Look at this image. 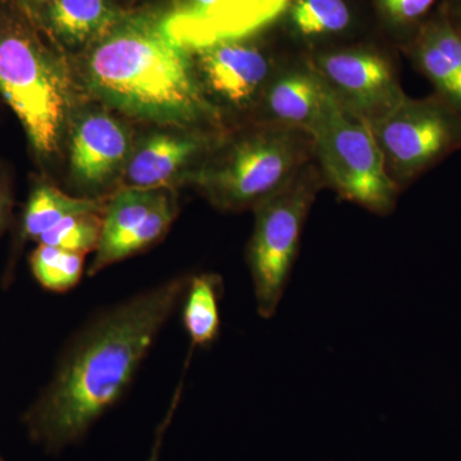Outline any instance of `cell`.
Segmentation results:
<instances>
[{"label":"cell","instance_id":"6da1fadb","mask_svg":"<svg viewBox=\"0 0 461 461\" xmlns=\"http://www.w3.org/2000/svg\"><path fill=\"white\" fill-rule=\"evenodd\" d=\"M191 276L171 278L100 312L69 342L48 387L23 415L50 454L78 444L113 409L163 327L184 302Z\"/></svg>","mask_w":461,"mask_h":461},{"label":"cell","instance_id":"7a4b0ae2","mask_svg":"<svg viewBox=\"0 0 461 461\" xmlns=\"http://www.w3.org/2000/svg\"><path fill=\"white\" fill-rule=\"evenodd\" d=\"M78 77L94 98L136 120L189 127L217 118L190 51L158 18H117L86 48Z\"/></svg>","mask_w":461,"mask_h":461},{"label":"cell","instance_id":"3957f363","mask_svg":"<svg viewBox=\"0 0 461 461\" xmlns=\"http://www.w3.org/2000/svg\"><path fill=\"white\" fill-rule=\"evenodd\" d=\"M38 14L0 0V94L41 160L59 154L75 102L71 68L45 36Z\"/></svg>","mask_w":461,"mask_h":461},{"label":"cell","instance_id":"277c9868","mask_svg":"<svg viewBox=\"0 0 461 461\" xmlns=\"http://www.w3.org/2000/svg\"><path fill=\"white\" fill-rule=\"evenodd\" d=\"M308 132L272 123L239 139L213 165L190 175L212 204L223 211L256 208L308 165Z\"/></svg>","mask_w":461,"mask_h":461},{"label":"cell","instance_id":"5b68a950","mask_svg":"<svg viewBox=\"0 0 461 461\" xmlns=\"http://www.w3.org/2000/svg\"><path fill=\"white\" fill-rule=\"evenodd\" d=\"M308 133L323 182L342 199L372 213L387 215L393 211L400 187L388 173L366 118L344 107L330 90L323 111Z\"/></svg>","mask_w":461,"mask_h":461},{"label":"cell","instance_id":"8992f818","mask_svg":"<svg viewBox=\"0 0 461 461\" xmlns=\"http://www.w3.org/2000/svg\"><path fill=\"white\" fill-rule=\"evenodd\" d=\"M321 184V172L306 165L254 208L256 223L247 262L257 311L264 320L277 313L299 253L306 218Z\"/></svg>","mask_w":461,"mask_h":461},{"label":"cell","instance_id":"52a82bcc","mask_svg":"<svg viewBox=\"0 0 461 461\" xmlns=\"http://www.w3.org/2000/svg\"><path fill=\"white\" fill-rule=\"evenodd\" d=\"M397 185L415 177L461 147V117L438 98H403L369 122Z\"/></svg>","mask_w":461,"mask_h":461},{"label":"cell","instance_id":"ba28073f","mask_svg":"<svg viewBox=\"0 0 461 461\" xmlns=\"http://www.w3.org/2000/svg\"><path fill=\"white\" fill-rule=\"evenodd\" d=\"M178 213L176 196L167 187H122L107 202L103 230L87 276L94 277L160 241Z\"/></svg>","mask_w":461,"mask_h":461},{"label":"cell","instance_id":"9c48e42d","mask_svg":"<svg viewBox=\"0 0 461 461\" xmlns=\"http://www.w3.org/2000/svg\"><path fill=\"white\" fill-rule=\"evenodd\" d=\"M291 0H184L162 18L163 29L185 50L245 41L286 12Z\"/></svg>","mask_w":461,"mask_h":461},{"label":"cell","instance_id":"30bf717a","mask_svg":"<svg viewBox=\"0 0 461 461\" xmlns=\"http://www.w3.org/2000/svg\"><path fill=\"white\" fill-rule=\"evenodd\" d=\"M312 68L344 107L368 122L382 117L405 98L387 60L372 51L323 54L314 60Z\"/></svg>","mask_w":461,"mask_h":461},{"label":"cell","instance_id":"8fae6325","mask_svg":"<svg viewBox=\"0 0 461 461\" xmlns=\"http://www.w3.org/2000/svg\"><path fill=\"white\" fill-rule=\"evenodd\" d=\"M131 131L114 115L87 111L78 115L69 140V166L78 187L99 191L122 172L133 149Z\"/></svg>","mask_w":461,"mask_h":461},{"label":"cell","instance_id":"7c38bea8","mask_svg":"<svg viewBox=\"0 0 461 461\" xmlns=\"http://www.w3.org/2000/svg\"><path fill=\"white\" fill-rule=\"evenodd\" d=\"M193 53L194 68L205 95L230 107L247 108L262 98L271 80L268 58L244 41L220 42Z\"/></svg>","mask_w":461,"mask_h":461},{"label":"cell","instance_id":"4fadbf2b","mask_svg":"<svg viewBox=\"0 0 461 461\" xmlns=\"http://www.w3.org/2000/svg\"><path fill=\"white\" fill-rule=\"evenodd\" d=\"M205 145L206 139L196 133H149L133 145L131 156L123 169V187H167L194 158L204 150Z\"/></svg>","mask_w":461,"mask_h":461},{"label":"cell","instance_id":"5bb4252c","mask_svg":"<svg viewBox=\"0 0 461 461\" xmlns=\"http://www.w3.org/2000/svg\"><path fill=\"white\" fill-rule=\"evenodd\" d=\"M329 87L308 68H290L271 78L262 94L264 112L275 124L308 132L320 117Z\"/></svg>","mask_w":461,"mask_h":461},{"label":"cell","instance_id":"9a60e30c","mask_svg":"<svg viewBox=\"0 0 461 461\" xmlns=\"http://www.w3.org/2000/svg\"><path fill=\"white\" fill-rule=\"evenodd\" d=\"M414 59L437 96L461 117V35L448 23L429 27L415 47Z\"/></svg>","mask_w":461,"mask_h":461},{"label":"cell","instance_id":"2e32d148","mask_svg":"<svg viewBox=\"0 0 461 461\" xmlns=\"http://www.w3.org/2000/svg\"><path fill=\"white\" fill-rule=\"evenodd\" d=\"M53 38L66 47H89L117 21L109 0H50L38 11Z\"/></svg>","mask_w":461,"mask_h":461},{"label":"cell","instance_id":"e0dca14e","mask_svg":"<svg viewBox=\"0 0 461 461\" xmlns=\"http://www.w3.org/2000/svg\"><path fill=\"white\" fill-rule=\"evenodd\" d=\"M223 280L215 273L191 276L185 294V330L190 339V353L206 348L217 341L221 330L220 300L223 296Z\"/></svg>","mask_w":461,"mask_h":461},{"label":"cell","instance_id":"ac0fdd59","mask_svg":"<svg viewBox=\"0 0 461 461\" xmlns=\"http://www.w3.org/2000/svg\"><path fill=\"white\" fill-rule=\"evenodd\" d=\"M107 202V199L94 196L78 198L67 195L50 184L36 185L23 212L21 239L38 241L45 232L69 215L104 212Z\"/></svg>","mask_w":461,"mask_h":461},{"label":"cell","instance_id":"d6986e66","mask_svg":"<svg viewBox=\"0 0 461 461\" xmlns=\"http://www.w3.org/2000/svg\"><path fill=\"white\" fill-rule=\"evenodd\" d=\"M33 278L51 293H68L83 280L85 256L39 244L30 257Z\"/></svg>","mask_w":461,"mask_h":461},{"label":"cell","instance_id":"ffe728a7","mask_svg":"<svg viewBox=\"0 0 461 461\" xmlns=\"http://www.w3.org/2000/svg\"><path fill=\"white\" fill-rule=\"evenodd\" d=\"M103 213L104 212H87L69 215L45 232L38 242L83 256L91 251L95 253L102 239Z\"/></svg>","mask_w":461,"mask_h":461},{"label":"cell","instance_id":"44dd1931","mask_svg":"<svg viewBox=\"0 0 461 461\" xmlns=\"http://www.w3.org/2000/svg\"><path fill=\"white\" fill-rule=\"evenodd\" d=\"M297 32L305 36L342 32L350 23L344 0H297L291 11Z\"/></svg>","mask_w":461,"mask_h":461},{"label":"cell","instance_id":"7402d4cb","mask_svg":"<svg viewBox=\"0 0 461 461\" xmlns=\"http://www.w3.org/2000/svg\"><path fill=\"white\" fill-rule=\"evenodd\" d=\"M436 0H384L391 16L403 23L418 20L429 12Z\"/></svg>","mask_w":461,"mask_h":461},{"label":"cell","instance_id":"603a6c76","mask_svg":"<svg viewBox=\"0 0 461 461\" xmlns=\"http://www.w3.org/2000/svg\"><path fill=\"white\" fill-rule=\"evenodd\" d=\"M184 379L185 377L181 378L180 384H178L175 393H173L165 420L160 421L159 426H158L156 436H154V444L151 446L150 456H149L148 461H160V450H162L163 442H165L167 429L171 426L173 418H175L176 411H177L178 405L181 402L182 393H184Z\"/></svg>","mask_w":461,"mask_h":461},{"label":"cell","instance_id":"cb8c5ba5","mask_svg":"<svg viewBox=\"0 0 461 461\" xmlns=\"http://www.w3.org/2000/svg\"><path fill=\"white\" fill-rule=\"evenodd\" d=\"M12 217V195L7 185L0 181V235L7 230Z\"/></svg>","mask_w":461,"mask_h":461},{"label":"cell","instance_id":"d4e9b609","mask_svg":"<svg viewBox=\"0 0 461 461\" xmlns=\"http://www.w3.org/2000/svg\"><path fill=\"white\" fill-rule=\"evenodd\" d=\"M21 2L25 3V5L32 8L33 11H38L42 5H47L50 0H21Z\"/></svg>","mask_w":461,"mask_h":461},{"label":"cell","instance_id":"484cf974","mask_svg":"<svg viewBox=\"0 0 461 461\" xmlns=\"http://www.w3.org/2000/svg\"><path fill=\"white\" fill-rule=\"evenodd\" d=\"M0 461H5V460H3V457H2V456H0Z\"/></svg>","mask_w":461,"mask_h":461},{"label":"cell","instance_id":"4316f807","mask_svg":"<svg viewBox=\"0 0 461 461\" xmlns=\"http://www.w3.org/2000/svg\"><path fill=\"white\" fill-rule=\"evenodd\" d=\"M457 32H459V30H457ZM460 35H461V32H459Z\"/></svg>","mask_w":461,"mask_h":461}]
</instances>
